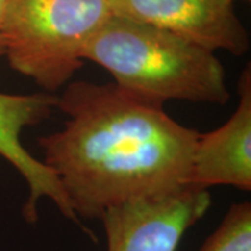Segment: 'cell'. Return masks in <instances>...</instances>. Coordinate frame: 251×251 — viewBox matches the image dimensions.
<instances>
[{
    "mask_svg": "<svg viewBox=\"0 0 251 251\" xmlns=\"http://www.w3.org/2000/svg\"><path fill=\"white\" fill-rule=\"evenodd\" d=\"M110 16L108 0H6L3 52L13 70L52 94L82 67L84 48Z\"/></svg>",
    "mask_w": 251,
    "mask_h": 251,
    "instance_id": "3957f363",
    "label": "cell"
},
{
    "mask_svg": "<svg viewBox=\"0 0 251 251\" xmlns=\"http://www.w3.org/2000/svg\"><path fill=\"white\" fill-rule=\"evenodd\" d=\"M4 3H6V0H0V59L4 56V52H3V36H1V24H3V14H4Z\"/></svg>",
    "mask_w": 251,
    "mask_h": 251,
    "instance_id": "9c48e42d",
    "label": "cell"
},
{
    "mask_svg": "<svg viewBox=\"0 0 251 251\" xmlns=\"http://www.w3.org/2000/svg\"><path fill=\"white\" fill-rule=\"evenodd\" d=\"M56 105L57 97L50 92L28 95L0 92V156L11 163L27 181L29 196L21 212L28 224L38 221V202L46 197L53 201L67 219L84 227L69 204L57 176L28 152L21 141L23 131L46 120Z\"/></svg>",
    "mask_w": 251,
    "mask_h": 251,
    "instance_id": "8992f818",
    "label": "cell"
},
{
    "mask_svg": "<svg viewBox=\"0 0 251 251\" xmlns=\"http://www.w3.org/2000/svg\"><path fill=\"white\" fill-rule=\"evenodd\" d=\"M56 108L69 119L38 143L78 219H100L110 206L188 186L200 133L163 106L115 82L81 80L66 87Z\"/></svg>",
    "mask_w": 251,
    "mask_h": 251,
    "instance_id": "6da1fadb",
    "label": "cell"
},
{
    "mask_svg": "<svg viewBox=\"0 0 251 251\" xmlns=\"http://www.w3.org/2000/svg\"><path fill=\"white\" fill-rule=\"evenodd\" d=\"M240 102L230 119L211 133L198 135L188 186L208 188L232 186L251 188V74L239 81Z\"/></svg>",
    "mask_w": 251,
    "mask_h": 251,
    "instance_id": "52a82bcc",
    "label": "cell"
},
{
    "mask_svg": "<svg viewBox=\"0 0 251 251\" xmlns=\"http://www.w3.org/2000/svg\"><path fill=\"white\" fill-rule=\"evenodd\" d=\"M82 60L102 66L122 90L158 106L172 99L224 105L230 98L212 50L113 14L84 48Z\"/></svg>",
    "mask_w": 251,
    "mask_h": 251,
    "instance_id": "7a4b0ae2",
    "label": "cell"
},
{
    "mask_svg": "<svg viewBox=\"0 0 251 251\" xmlns=\"http://www.w3.org/2000/svg\"><path fill=\"white\" fill-rule=\"evenodd\" d=\"M113 16L171 31L215 52L242 56L250 48L234 0H108Z\"/></svg>",
    "mask_w": 251,
    "mask_h": 251,
    "instance_id": "5b68a950",
    "label": "cell"
},
{
    "mask_svg": "<svg viewBox=\"0 0 251 251\" xmlns=\"http://www.w3.org/2000/svg\"><path fill=\"white\" fill-rule=\"evenodd\" d=\"M211 201L208 188L187 186L161 197L110 206L100 216L106 251H176L184 233L208 212Z\"/></svg>",
    "mask_w": 251,
    "mask_h": 251,
    "instance_id": "277c9868",
    "label": "cell"
},
{
    "mask_svg": "<svg viewBox=\"0 0 251 251\" xmlns=\"http://www.w3.org/2000/svg\"><path fill=\"white\" fill-rule=\"evenodd\" d=\"M200 251H251V204H233Z\"/></svg>",
    "mask_w": 251,
    "mask_h": 251,
    "instance_id": "ba28073f",
    "label": "cell"
}]
</instances>
